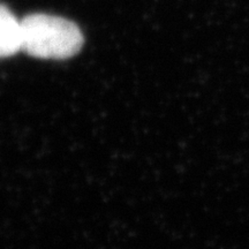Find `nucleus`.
<instances>
[{
  "mask_svg": "<svg viewBox=\"0 0 249 249\" xmlns=\"http://www.w3.org/2000/svg\"><path fill=\"white\" fill-rule=\"evenodd\" d=\"M21 51V20L7 6L0 4V58H8Z\"/></svg>",
  "mask_w": 249,
  "mask_h": 249,
  "instance_id": "obj_2",
  "label": "nucleus"
},
{
  "mask_svg": "<svg viewBox=\"0 0 249 249\" xmlns=\"http://www.w3.org/2000/svg\"><path fill=\"white\" fill-rule=\"evenodd\" d=\"M83 44L79 26L65 18L35 13L21 20V51L30 57L66 60L79 53Z\"/></svg>",
  "mask_w": 249,
  "mask_h": 249,
  "instance_id": "obj_1",
  "label": "nucleus"
}]
</instances>
